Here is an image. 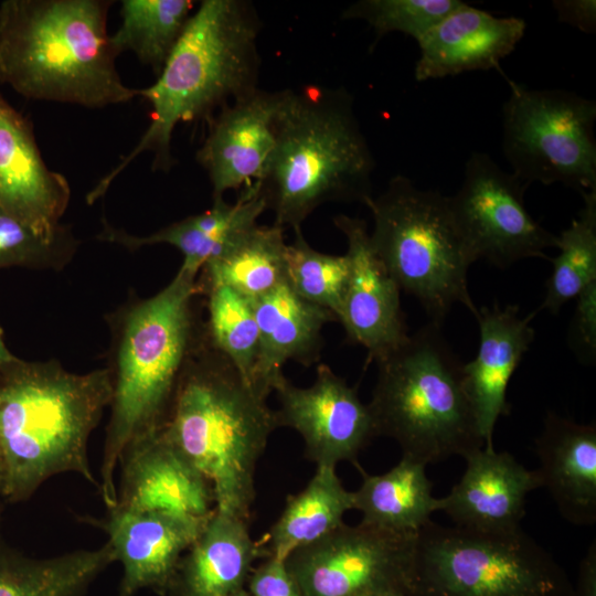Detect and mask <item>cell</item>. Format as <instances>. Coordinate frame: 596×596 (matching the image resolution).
<instances>
[{
	"mask_svg": "<svg viewBox=\"0 0 596 596\" xmlns=\"http://www.w3.org/2000/svg\"><path fill=\"white\" fill-rule=\"evenodd\" d=\"M285 94L286 89L257 88L219 110L196 152L212 184L213 200L263 179Z\"/></svg>",
	"mask_w": 596,
	"mask_h": 596,
	"instance_id": "cell-16",
	"label": "cell"
},
{
	"mask_svg": "<svg viewBox=\"0 0 596 596\" xmlns=\"http://www.w3.org/2000/svg\"><path fill=\"white\" fill-rule=\"evenodd\" d=\"M502 151L529 185L596 191V103L565 89H534L507 78Z\"/></svg>",
	"mask_w": 596,
	"mask_h": 596,
	"instance_id": "cell-10",
	"label": "cell"
},
{
	"mask_svg": "<svg viewBox=\"0 0 596 596\" xmlns=\"http://www.w3.org/2000/svg\"><path fill=\"white\" fill-rule=\"evenodd\" d=\"M560 21L577 26L584 32L595 31V1H554Z\"/></svg>",
	"mask_w": 596,
	"mask_h": 596,
	"instance_id": "cell-38",
	"label": "cell"
},
{
	"mask_svg": "<svg viewBox=\"0 0 596 596\" xmlns=\"http://www.w3.org/2000/svg\"><path fill=\"white\" fill-rule=\"evenodd\" d=\"M286 251L284 228L257 224L202 268L201 290L225 285L254 301L285 280Z\"/></svg>",
	"mask_w": 596,
	"mask_h": 596,
	"instance_id": "cell-29",
	"label": "cell"
},
{
	"mask_svg": "<svg viewBox=\"0 0 596 596\" xmlns=\"http://www.w3.org/2000/svg\"><path fill=\"white\" fill-rule=\"evenodd\" d=\"M260 22L244 0H204L193 12L161 73L138 89L151 106V121L135 148L88 193L95 202L143 151L155 170L174 164L171 140L180 123L206 117L258 88Z\"/></svg>",
	"mask_w": 596,
	"mask_h": 596,
	"instance_id": "cell-3",
	"label": "cell"
},
{
	"mask_svg": "<svg viewBox=\"0 0 596 596\" xmlns=\"http://www.w3.org/2000/svg\"><path fill=\"white\" fill-rule=\"evenodd\" d=\"M572 586L521 528L490 533L430 521L418 532L409 596H571Z\"/></svg>",
	"mask_w": 596,
	"mask_h": 596,
	"instance_id": "cell-9",
	"label": "cell"
},
{
	"mask_svg": "<svg viewBox=\"0 0 596 596\" xmlns=\"http://www.w3.org/2000/svg\"><path fill=\"white\" fill-rule=\"evenodd\" d=\"M246 584L251 596H302L285 561L275 557L254 567Z\"/></svg>",
	"mask_w": 596,
	"mask_h": 596,
	"instance_id": "cell-37",
	"label": "cell"
},
{
	"mask_svg": "<svg viewBox=\"0 0 596 596\" xmlns=\"http://www.w3.org/2000/svg\"><path fill=\"white\" fill-rule=\"evenodd\" d=\"M110 1L6 0L0 82L36 100L100 108L128 103L107 32Z\"/></svg>",
	"mask_w": 596,
	"mask_h": 596,
	"instance_id": "cell-5",
	"label": "cell"
},
{
	"mask_svg": "<svg viewBox=\"0 0 596 596\" xmlns=\"http://www.w3.org/2000/svg\"><path fill=\"white\" fill-rule=\"evenodd\" d=\"M70 196L66 178L46 167L30 123L0 95V209L52 237L64 227Z\"/></svg>",
	"mask_w": 596,
	"mask_h": 596,
	"instance_id": "cell-17",
	"label": "cell"
},
{
	"mask_svg": "<svg viewBox=\"0 0 596 596\" xmlns=\"http://www.w3.org/2000/svg\"><path fill=\"white\" fill-rule=\"evenodd\" d=\"M350 510H354L353 492L343 487L336 468L317 466L307 486L287 498L278 520L256 542L259 555L285 561L344 524Z\"/></svg>",
	"mask_w": 596,
	"mask_h": 596,
	"instance_id": "cell-26",
	"label": "cell"
},
{
	"mask_svg": "<svg viewBox=\"0 0 596 596\" xmlns=\"http://www.w3.org/2000/svg\"><path fill=\"white\" fill-rule=\"evenodd\" d=\"M333 223L347 238L350 267L338 322L351 343L365 348L366 363L376 362L409 336L401 289L374 252L364 220L339 214Z\"/></svg>",
	"mask_w": 596,
	"mask_h": 596,
	"instance_id": "cell-14",
	"label": "cell"
},
{
	"mask_svg": "<svg viewBox=\"0 0 596 596\" xmlns=\"http://www.w3.org/2000/svg\"><path fill=\"white\" fill-rule=\"evenodd\" d=\"M252 304L258 327L252 385L267 397L286 379V362L310 366L319 360L322 329L338 321L331 311L298 296L285 280Z\"/></svg>",
	"mask_w": 596,
	"mask_h": 596,
	"instance_id": "cell-22",
	"label": "cell"
},
{
	"mask_svg": "<svg viewBox=\"0 0 596 596\" xmlns=\"http://www.w3.org/2000/svg\"><path fill=\"white\" fill-rule=\"evenodd\" d=\"M201 291L196 277L180 268L158 294L111 316L113 394L98 488L107 509L116 504L115 476L124 453L167 423L202 336L193 312V299Z\"/></svg>",
	"mask_w": 596,
	"mask_h": 596,
	"instance_id": "cell-1",
	"label": "cell"
},
{
	"mask_svg": "<svg viewBox=\"0 0 596 596\" xmlns=\"http://www.w3.org/2000/svg\"><path fill=\"white\" fill-rule=\"evenodd\" d=\"M464 459L466 469L449 493L439 498L438 511L467 530L500 533L520 529L526 496L541 487L536 470L494 447L473 450Z\"/></svg>",
	"mask_w": 596,
	"mask_h": 596,
	"instance_id": "cell-18",
	"label": "cell"
},
{
	"mask_svg": "<svg viewBox=\"0 0 596 596\" xmlns=\"http://www.w3.org/2000/svg\"><path fill=\"white\" fill-rule=\"evenodd\" d=\"M517 305L503 308L494 302L478 308L479 348L473 360L462 365L464 386L485 447H493V432L500 416L510 413L509 382L534 340L531 321L535 312L519 315Z\"/></svg>",
	"mask_w": 596,
	"mask_h": 596,
	"instance_id": "cell-20",
	"label": "cell"
},
{
	"mask_svg": "<svg viewBox=\"0 0 596 596\" xmlns=\"http://www.w3.org/2000/svg\"><path fill=\"white\" fill-rule=\"evenodd\" d=\"M528 187L513 172L503 171L488 153L470 155L462 183L448 199L473 263L483 258L504 269L524 258L549 259L544 251L557 247V235L544 228L525 207Z\"/></svg>",
	"mask_w": 596,
	"mask_h": 596,
	"instance_id": "cell-11",
	"label": "cell"
},
{
	"mask_svg": "<svg viewBox=\"0 0 596 596\" xmlns=\"http://www.w3.org/2000/svg\"><path fill=\"white\" fill-rule=\"evenodd\" d=\"M375 363L368 404L375 436L394 439L403 456L425 465L485 447L465 391L464 363L441 324L429 321Z\"/></svg>",
	"mask_w": 596,
	"mask_h": 596,
	"instance_id": "cell-7",
	"label": "cell"
},
{
	"mask_svg": "<svg viewBox=\"0 0 596 596\" xmlns=\"http://www.w3.org/2000/svg\"><path fill=\"white\" fill-rule=\"evenodd\" d=\"M118 467L117 507L195 518L215 509L209 481L161 432L131 445Z\"/></svg>",
	"mask_w": 596,
	"mask_h": 596,
	"instance_id": "cell-19",
	"label": "cell"
},
{
	"mask_svg": "<svg viewBox=\"0 0 596 596\" xmlns=\"http://www.w3.org/2000/svg\"><path fill=\"white\" fill-rule=\"evenodd\" d=\"M115 562L108 542L40 558L14 549L0 533V596H85Z\"/></svg>",
	"mask_w": 596,
	"mask_h": 596,
	"instance_id": "cell-27",
	"label": "cell"
},
{
	"mask_svg": "<svg viewBox=\"0 0 596 596\" xmlns=\"http://www.w3.org/2000/svg\"><path fill=\"white\" fill-rule=\"evenodd\" d=\"M462 3L460 0H360L350 4L342 18L365 21L377 39L390 32H402L417 41Z\"/></svg>",
	"mask_w": 596,
	"mask_h": 596,
	"instance_id": "cell-34",
	"label": "cell"
},
{
	"mask_svg": "<svg viewBox=\"0 0 596 596\" xmlns=\"http://www.w3.org/2000/svg\"><path fill=\"white\" fill-rule=\"evenodd\" d=\"M190 0H124L121 23L109 36L114 53L132 52L158 77L190 17Z\"/></svg>",
	"mask_w": 596,
	"mask_h": 596,
	"instance_id": "cell-30",
	"label": "cell"
},
{
	"mask_svg": "<svg viewBox=\"0 0 596 596\" xmlns=\"http://www.w3.org/2000/svg\"><path fill=\"white\" fill-rule=\"evenodd\" d=\"M278 427L267 397L207 343L203 330L160 432L209 481L215 510L249 521L256 466Z\"/></svg>",
	"mask_w": 596,
	"mask_h": 596,
	"instance_id": "cell-4",
	"label": "cell"
},
{
	"mask_svg": "<svg viewBox=\"0 0 596 596\" xmlns=\"http://www.w3.org/2000/svg\"><path fill=\"white\" fill-rule=\"evenodd\" d=\"M535 469L558 512L572 524L596 522V425L549 412L535 439Z\"/></svg>",
	"mask_w": 596,
	"mask_h": 596,
	"instance_id": "cell-23",
	"label": "cell"
},
{
	"mask_svg": "<svg viewBox=\"0 0 596 596\" xmlns=\"http://www.w3.org/2000/svg\"><path fill=\"white\" fill-rule=\"evenodd\" d=\"M374 168L352 95L344 87L308 85L286 89L275 147L256 184L274 224L297 230L324 203L364 204Z\"/></svg>",
	"mask_w": 596,
	"mask_h": 596,
	"instance_id": "cell-6",
	"label": "cell"
},
{
	"mask_svg": "<svg viewBox=\"0 0 596 596\" xmlns=\"http://www.w3.org/2000/svg\"><path fill=\"white\" fill-rule=\"evenodd\" d=\"M570 336L573 349L579 358L589 362L595 359L596 281L586 287L576 298Z\"/></svg>",
	"mask_w": 596,
	"mask_h": 596,
	"instance_id": "cell-36",
	"label": "cell"
},
{
	"mask_svg": "<svg viewBox=\"0 0 596 596\" xmlns=\"http://www.w3.org/2000/svg\"><path fill=\"white\" fill-rule=\"evenodd\" d=\"M287 244L285 281L305 300L331 311L338 317L349 279V259L312 248L301 228Z\"/></svg>",
	"mask_w": 596,
	"mask_h": 596,
	"instance_id": "cell-33",
	"label": "cell"
},
{
	"mask_svg": "<svg viewBox=\"0 0 596 596\" xmlns=\"http://www.w3.org/2000/svg\"><path fill=\"white\" fill-rule=\"evenodd\" d=\"M581 195L583 206L577 216L557 235L560 254L549 257L553 269L539 310L553 315L596 281V191Z\"/></svg>",
	"mask_w": 596,
	"mask_h": 596,
	"instance_id": "cell-31",
	"label": "cell"
},
{
	"mask_svg": "<svg viewBox=\"0 0 596 596\" xmlns=\"http://www.w3.org/2000/svg\"><path fill=\"white\" fill-rule=\"evenodd\" d=\"M77 243L67 227L52 237L0 209V269L21 266L34 269H62L75 253Z\"/></svg>",
	"mask_w": 596,
	"mask_h": 596,
	"instance_id": "cell-35",
	"label": "cell"
},
{
	"mask_svg": "<svg viewBox=\"0 0 596 596\" xmlns=\"http://www.w3.org/2000/svg\"><path fill=\"white\" fill-rule=\"evenodd\" d=\"M2 481H3V470H2V462H1V456H0V494L2 489Z\"/></svg>",
	"mask_w": 596,
	"mask_h": 596,
	"instance_id": "cell-43",
	"label": "cell"
},
{
	"mask_svg": "<svg viewBox=\"0 0 596 596\" xmlns=\"http://www.w3.org/2000/svg\"><path fill=\"white\" fill-rule=\"evenodd\" d=\"M425 464L402 456L389 471L363 473V481L353 492L354 510L361 523L398 533H418L438 511L439 498L433 496Z\"/></svg>",
	"mask_w": 596,
	"mask_h": 596,
	"instance_id": "cell-28",
	"label": "cell"
},
{
	"mask_svg": "<svg viewBox=\"0 0 596 596\" xmlns=\"http://www.w3.org/2000/svg\"><path fill=\"white\" fill-rule=\"evenodd\" d=\"M207 296V343L252 384L258 352V327L251 300L225 285L202 289Z\"/></svg>",
	"mask_w": 596,
	"mask_h": 596,
	"instance_id": "cell-32",
	"label": "cell"
},
{
	"mask_svg": "<svg viewBox=\"0 0 596 596\" xmlns=\"http://www.w3.org/2000/svg\"><path fill=\"white\" fill-rule=\"evenodd\" d=\"M525 31L521 18H498L462 3L427 30L416 42L417 82L455 76L465 72L500 70Z\"/></svg>",
	"mask_w": 596,
	"mask_h": 596,
	"instance_id": "cell-21",
	"label": "cell"
},
{
	"mask_svg": "<svg viewBox=\"0 0 596 596\" xmlns=\"http://www.w3.org/2000/svg\"><path fill=\"white\" fill-rule=\"evenodd\" d=\"M571 596H596V541L588 546L578 566Z\"/></svg>",
	"mask_w": 596,
	"mask_h": 596,
	"instance_id": "cell-39",
	"label": "cell"
},
{
	"mask_svg": "<svg viewBox=\"0 0 596 596\" xmlns=\"http://www.w3.org/2000/svg\"><path fill=\"white\" fill-rule=\"evenodd\" d=\"M361 596H408V595L398 589H377V590L365 593Z\"/></svg>",
	"mask_w": 596,
	"mask_h": 596,
	"instance_id": "cell-41",
	"label": "cell"
},
{
	"mask_svg": "<svg viewBox=\"0 0 596 596\" xmlns=\"http://www.w3.org/2000/svg\"><path fill=\"white\" fill-rule=\"evenodd\" d=\"M417 535L344 523L294 551L285 563L302 596H361L377 589L409 596Z\"/></svg>",
	"mask_w": 596,
	"mask_h": 596,
	"instance_id": "cell-12",
	"label": "cell"
},
{
	"mask_svg": "<svg viewBox=\"0 0 596 596\" xmlns=\"http://www.w3.org/2000/svg\"><path fill=\"white\" fill-rule=\"evenodd\" d=\"M227 596H251V594L248 593V590L246 589V587L240 589V590H236Z\"/></svg>",
	"mask_w": 596,
	"mask_h": 596,
	"instance_id": "cell-42",
	"label": "cell"
},
{
	"mask_svg": "<svg viewBox=\"0 0 596 596\" xmlns=\"http://www.w3.org/2000/svg\"><path fill=\"white\" fill-rule=\"evenodd\" d=\"M278 426L295 429L304 439L307 459L317 466L356 464L359 453L376 437L368 404L356 387L319 364L311 385L298 387L285 379L275 391Z\"/></svg>",
	"mask_w": 596,
	"mask_h": 596,
	"instance_id": "cell-13",
	"label": "cell"
},
{
	"mask_svg": "<svg viewBox=\"0 0 596 596\" xmlns=\"http://www.w3.org/2000/svg\"><path fill=\"white\" fill-rule=\"evenodd\" d=\"M260 557L248 522L214 509L182 556L170 596H227L245 587Z\"/></svg>",
	"mask_w": 596,
	"mask_h": 596,
	"instance_id": "cell-25",
	"label": "cell"
},
{
	"mask_svg": "<svg viewBox=\"0 0 596 596\" xmlns=\"http://www.w3.org/2000/svg\"><path fill=\"white\" fill-rule=\"evenodd\" d=\"M109 369L85 374L14 356L0 368V499L28 500L50 478L77 473L99 488L88 440L109 407Z\"/></svg>",
	"mask_w": 596,
	"mask_h": 596,
	"instance_id": "cell-2",
	"label": "cell"
},
{
	"mask_svg": "<svg viewBox=\"0 0 596 596\" xmlns=\"http://www.w3.org/2000/svg\"><path fill=\"white\" fill-rule=\"evenodd\" d=\"M373 217L371 245L400 289L441 324L456 304L473 316L478 308L468 289L473 263L456 226L448 196L422 190L396 174L386 189L364 203Z\"/></svg>",
	"mask_w": 596,
	"mask_h": 596,
	"instance_id": "cell-8",
	"label": "cell"
},
{
	"mask_svg": "<svg viewBox=\"0 0 596 596\" xmlns=\"http://www.w3.org/2000/svg\"><path fill=\"white\" fill-rule=\"evenodd\" d=\"M210 515L195 518L115 505L102 520L89 519L106 532L115 560L121 563L117 596H135L141 589L168 594L182 556Z\"/></svg>",
	"mask_w": 596,
	"mask_h": 596,
	"instance_id": "cell-15",
	"label": "cell"
},
{
	"mask_svg": "<svg viewBox=\"0 0 596 596\" xmlns=\"http://www.w3.org/2000/svg\"><path fill=\"white\" fill-rule=\"evenodd\" d=\"M15 355H13L4 343L2 336V330L0 329V368L11 361Z\"/></svg>",
	"mask_w": 596,
	"mask_h": 596,
	"instance_id": "cell-40",
	"label": "cell"
},
{
	"mask_svg": "<svg viewBox=\"0 0 596 596\" xmlns=\"http://www.w3.org/2000/svg\"><path fill=\"white\" fill-rule=\"evenodd\" d=\"M266 211L258 185L244 189L234 203L214 199L207 211L188 216L146 236L116 228L104 220L98 238L121 245L130 251L155 244H169L183 255L181 269L192 276L223 254L241 235L257 225Z\"/></svg>",
	"mask_w": 596,
	"mask_h": 596,
	"instance_id": "cell-24",
	"label": "cell"
}]
</instances>
